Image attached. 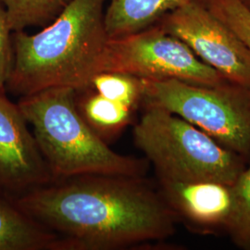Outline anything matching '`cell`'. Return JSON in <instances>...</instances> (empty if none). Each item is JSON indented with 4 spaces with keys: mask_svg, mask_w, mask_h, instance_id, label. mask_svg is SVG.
Listing matches in <instances>:
<instances>
[{
    "mask_svg": "<svg viewBox=\"0 0 250 250\" xmlns=\"http://www.w3.org/2000/svg\"><path fill=\"white\" fill-rule=\"evenodd\" d=\"M13 62L12 30L9 24L8 12L0 0V94H5Z\"/></svg>",
    "mask_w": 250,
    "mask_h": 250,
    "instance_id": "cell-17",
    "label": "cell"
},
{
    "mask_svg": "<svg viewBox=\"0 0 250 250\" xmlns=\"http://www.w3.org/2000/svg\"><path fill=\"white\" fill-rule=\"evenodd\" d=\"M238 1L250 11V0H238Z\"/></svg>",
    "mask_w": 250,
    "mask_h": 250,
    "instance_id": "cell-18",
    "label": "cell"
},
{
    "mask_svg": "<svg viewBox=\"0 0 250 250\" xmlns=\"http://www.w3.org/2000/svg\"><path fill=\"white\" fill-rule=\"evenodd\" d=\"M12 198L60 237L58 250H119L161 241L175 232L178 222L145 176L81 175Z\"/></svg>",
    "mask_w": 250,
    "mask_h": 250,
    "instance_id": "cell-1",
    "label": "cell"
},
{
    "mask_svg": "<svg viewBox=\"0 0 250 250\" xmlns=\"http://www.w3.org/2000/svg\"><path fill=\"white\" fill-rule=\"evenodd\" d=\"M159 189L178 221L191 229L206 233L225 230L232 210V186L159 179Z\"/></svg>",
    "mask_w": 250,
    "mask_h": 250,
    "instance_id": "cell-9",
    "label": "cell"
},
{
    "mask_svg": "<svg viewBox=\"0 0 250 250\" xmlns=\"http://www.w3.org/2000/svg\"><path fill=\"white\" fill-rule=\"evenodd\" d=\"M88 87L135 110L142 106L143 81L134 75L123 72H99L94 76Z\"/></svg>",
    "mask_w": 250,
    "mask_h": 250,
    "instance_id": "cell-15",
    "label": "cell"
},
{
    "mask_svg": "<svg viewBox=\"0 0 250 250\" xmlns=\"http://www.w3.org/2000/svg\"><path fill=\"white\" fill-rule=\"evenodd\" d=\"M76 107L87 125L105 141L114 140L133 121L136 110L87 87L77 91Z\"/></svg>",
    "mask_w": 250,
    "mask_h": 250,
    "instance_id": "cell-12",
    "label": "cell"
},
{
    "mask_svg": "<svg viewBox=\"0 0 250 250\" xmlns=\"http://www.w3.org/2000/svg\"><path fill=\"white\" fill-rule=\"evenodd\" d=\"M18 105L0 94V191L16 197L54 178Z\"/></svg>",
    "mask_w": 250,
    "mask_h": 250,
    "instance_id": "cell-8",
    "label": "cell"
},
{
    "mask_svg": "<svg viewBox=\"0 0 250 250\" xmlns=\"http://www.w3.org/2000/svg\"><path fill=\"white\" fill-rule=\"evenodd\" d=\"M157 24L229 82L250 86L249 46L202 0L171 11Z\"/></svg>",
    "mask_w": 250,
    "mask_h": 250,
    "instance_id": "cell-7",
    "label": "cell"
},
{
    "mask_svg": "<svg viewBox=\"0 0 250 250\" xmlns=\"http://www.w3.org/2000/svg\"><path fill=\"white\" fill-rule=\"evenodd\" d=\"M7 9L12 32L27 27L46 26L71 0H1Z\"/></svg>",
    "mask_w": 250,
    "mask_h": 250,
    "instance_id": "cell-13",
    "label": "cell"
},
{
    "mask_svg": "<svg viewBox=\"0 0 250 250\" xmlns=\"http://www.w3.org/2000/svg\"><path fill=\"white\" fill-rule=\"evenodd\" d=\"M106 1L71 0L41 32H12L13 62L6 90L25 97L52 87L87 88L102 72L109 39Z\"/></svg>",
    "mask_w": 250,
    "mask_h": 250,
    "instance_id": "cell-2",
    "label": "cell"
},
{
    "mask_svg": "<svg viewBox=\"0 0 250 250\" xmlns=\"http://www.w3.org/2000/svg\"><path fill=\"white\" fill-rule=\"evenodd\" d=\"M60 237L0 191V250H58Z\"/></svg>",
    "mask_w": 250,
    "mask_h": 250,
    "instance_id": "cell-10",
    "label": "cell"
},
{
    "mask_svg": "<svg viewBox=\"0 0 250 250\" xmlns=\"http://www.w3.org/2000/svg\"><path fill=\"white\" fill-rule=\"evenodd\" d=\"M102 72H123L147 80L176 79L203 86L228 82L183 41L158 24L129 36L108 39Z\"/></svg>",
    "mask_w": 250,
    "mask_h": 250,
    "instance_id": "cell-6",
    "label": "cell"
},
{
    "mask_svg": "<svg viewBox=\"0 0 250 250\" xmlns=\"http://www.w3.org/2000/svg\"><path fill=\"white\" fill-rule=\"evenodd\" d=\"M214 15L230 27L250 49V11L238 0H202Z\"/></svg>",
    "mask_w": 250,
    "mask_h": 250,
    "instance_id": "cell-16",
    "label": "cell"
},
{
    "mask_svg": "<svg viewBox=\"0 0 250 250\" xmlns=\"http://www.w3.org/2000/svg\"><path fill=\"white\" fill-rule=\"evenodd\" d=\"M199 0H109L104 20L109 39L157 24L166 14Z\"/></svg>",
    "mask_w": 250,
    "mask_h": 250,
    "instance_id": "cell-11",
    "label": "cell"
},
{
    "mask_svg": "<svg viewBox=\"0 0 250 250\" xmlns=\"http://www.w3.org/2000/svg\"><path fill=\"white\" fill-rule=\"evenodd\" d=\"M232 205L225 232L239 249L250 250V163L232 186Z\"/></svg>",
    "mask_w": 250,
    "mask_h": 250,
    "instance_id": "cell-14",
    "label": "cell"
},
{
    "mask_svg": "<svg viewBox=\"0 0 250 250\" xmlns=\"http://www.w3.org/2000/svg\"><path fill=\"white\" fill-rule=\"evenodd\" d=\"M76 93L52 87L21 97L17 104L54 181L89 174L146 176L149 161L112 150L81 115Z\"/></svg>",
    "mask_w": 250,
    "mask_h": 250,
    "instance_id": "cell-3",
    "label": "cell"
},
{
    "mask_svg": "<svg viewBox=\"0 0 250 250\" xmlns=\"http://www.w3.org/2000/svg\"><path fill=\"white\" fill-rule=\"evenodd\" d=\"M143 107L134 125V144L154 166L158 179L232 186L248 166L185 119L158 106Z\"/></svg>",
    "mask_w": 250,
    "mask_h": 250,
    "instance_id": "cell-4",
    "label": "cell"
},
{
    "mask_svg": "<svg viewBox=\"0 0 250 250\" xmlns=\"http://www.w3.org/2000/svg\"><path fill=\"white\" fill-rule=\"evenodd\" d=\"M143 81V105L185 119L250 163V86H203L176 79Z\"/></svg>",
    "mask_w": 250,
    "mask_h": 250,
    "instance_id": "cell-5",
    "label": "cell"
}]
</instances>
